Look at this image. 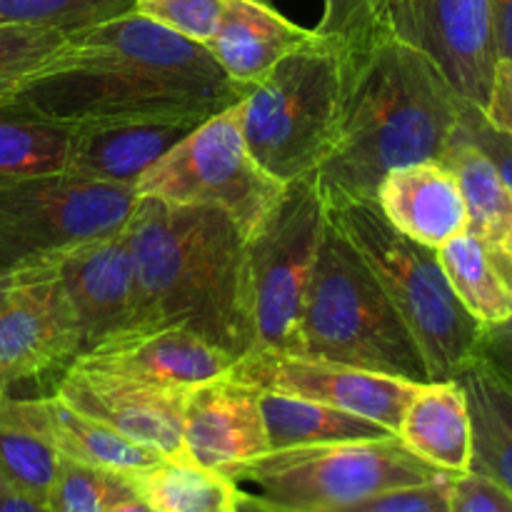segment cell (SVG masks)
Masks as SVG:
<instances>
[{
    "label": "cell",
    "instance_id": "obj_1",
    "mask_svg": "<svg viewBox=\"0 0 512 512\" xmlns=\"http://www.w3.org/2000/svg\"><path fill=\"white\" fill-rule=\"evenodd\" d=\"M245 95L210 50L138 13L73 30L13 95L60 123L208 120Z\"/></svg>",
    "mask_w": 512,
    "mask_h": 512
},
{
    "label": "cell",
    "instance_id": "obj_2",
    "mask_svg": "<svg viewBox=\"0 0 512 512\" xmlns=\"http://www.w3.org/2000/svg\"><path fill=\"white\" fill-rule=\"evenodd\" d=\"M350 58L338 135L313 173L325 208L375 200L393 170L443 160L468 105L428 55L390 33Z\"/></svg>",
    "mask_w": 512,
    "mask_h": 512
},
{
    "label": "cell",
    "instance_id": "obj_3",
    "mask_svg": "<svg viewBox=\"0 0 512 512\" xmlns=\"http://www.w3.org/2000/svg\"><path fill=\"white\" fill-rule=\"evenodd\" d=\"M125 235L135 265L133 328H185L235 358L250 353L245 238L223 210L140 195Z\"/></svg>",
    "mask_w": 512,
    "mask_h": 512
},
{
    "label": "cell",
    "instance_id": "obj_4",
    "mask_svg": "<svg viewBox=\"0 0 512 512\" xmlns=\"http://www.w3.org/2000/svg\"><path fill=\"white\" fill-rule=\"evenodd\" d=\"M350 70L348 50L315 33L245 88L235 103L240 133L265 173L290 185L320 168L338 135Z\"/></svg>",
    "mask_w": 512,
    "mask_h": 512
},
{
    "label": "cell",
    "instance_id": "obj_5",
    "mask_svg": "<svg viewBox=\"0 0 512 512\" xmlns=\"http://www.w3.org/2000/svg\"><path fill=\"white\" fill-rule=\"evenodd\" d=\"M300 355L433 383L418 343L363 255L328 218L300 315Z\"/></svg>",
    "mask_w": 512,
    "mask_h": 512
},
{
    "label": "cell",
    "instance_id": "obj_6",
    "mask_svg": "<svg viewBox=\"0 0 512 512\" xmlns=\"http://www.w3.org/2000/svg\"><path fill=\"white\" fill-rule=\"evenodd\" d=\"M328 218L370 265L395 313L418 343L430 380H455L475 360L483 323L450 288L438 253L388 223L375 200L328 208Z\"/></svg>",
    "mask_w": 512,
    "mask_h": 512
},
{
    "label": "cell",
    "instance_id": "obj_7",
    "mask_svg": "<svg viewBox=\"0 0 512 512\" xmlns=\"http://www.w3.org/2000/svg\"><path fill=\"white\" fill-rule=\"evenodd\" d=\"M443 475L448 473L420 460L398 435H390L273 450L240 465L230 480L238 488L253 485L245 493L283 512H323L385 490L430 483Z\"/></svg>",
    "mask_w": 512,
    "mask_h": 512
},
{
    "label": "cell",
    "instance_id": "obj_8",
    "mask_svg": "<svg viewBox=\"0 0 512 512\" xmlns=\"http://www.w3.org/2000/svg\"><path fill=\"white\" fill-rule=\"evenodd\" d=\"M138 200L135 185L103 183L70 170L0 183V270L18 273L120 233Z\"/></svg>",
    "mask_w": 512,
    "mask_h": 512
},
{
    "label": "cell",
    "instance_id": "obj_9",
    "mask_svg": "<svg viewBox=\"0 0 512 512\" xmlns=\"http://www.w3.org/2000/svg\"><path fill=\"white\" fill-rule=\"evenodd\" d=\"M328 208L313 175L285 185L263 228L245 240V285L253 348L295 353Z\"/></svg>",
    "mask_w": 512,
    "mask_h": 512
},
{
    "label": "cell",
    "instance_id": "obj_10",
    "mask_svg": "<svg viewBox=\"0 0 512 512\" xmlns=\"http://www.w3.org/2000/svg\"><path fill=\"white\" fill-rule=\"evenodd\" d=\"M135 190L143 198H158L170 205H210L223 210L248 240L270 218L285 185L265 173L250 155L240 133L238 110L230 105L203 120L150 165Z\"/></svg>",
    "mask_w": 512,
    "mask_h": 512
},
{
    "label": "cell",
    "instance_id": "obj_11",
    "mask_svg": "<svg viewBox=\"0 0 512 512\" xmlns=\"http://www.w3.org/2000/svg\"><path fill=\"white\" fill-rule=\"evenodd\" d=\"M228 373L263 393L330 405L385 425L395 435L410 398L420 388V383H408L355 365L275 350L243 355Z\"/></svg>",
    "mask_w": 512,
    "mask_h": 512
},
{
    "label": "cell",
    "instance_id": "obj_12",
    "mask_svg": "<svg viewBox=\"0 0 512 512\" xmlns=\"http://www.w3.org/2000/svg\"><path fill=\"white\" fill-rule=\"evenodd\" d=\"M383 30L428 55L468 103L485 108L498 65L490 0H388Z\"/></svg>",
    "mask_w": 512,
    "mask_h": 512
},
{
    "label": "cell",
    "instance_id": "obj_13",
    "mask_svg": "<svg viewBox=\"0 0 512 512\" xmlns=\"http://www.w3.org/2000/svg\"><path fill=\"white\" fill-rule=\"evenodd\" d=\"M78 358V325L53 263L13 273L0 303V393Z\"/></svg>",
    "mask_w": 512,
    "mask_h": 512
},
{
    "label": "cell",
    "instance_id": "obj_14",
    "mask_svg": "<svg viewBox=\"0 0 512 512\" xmlns=\"http://www.w3.org/2000/svg\"><path fill=\"white\" fill-rule=\"evenodd\" d=\"M190 390L160 388L123 375L70 365L53 395L88 418L100 420L160 458L183 460V418Z\"/></svg>",
    "mask_w": 512,
    "mask_h": 512
},
{
    "label": "cell",
    "instance_id": "obj_15",
    "mask_svg": "<svg viewBox=\"0 0 512 512\" xmlns=\"http://www.w3.org/2000/svg\"><path fill=\"white\" fill-rule=\"evenodd\" d=\"M73 310L80 355L135 323V265L125 228L50 260Z\"/></svg>",
    "mask_w": 512,
    "mask_h": 512
},
{
    "label": "cell",
    "instance_id": "obj_16",
    "mask_svg": "<svg viewBox=\"0 0 512 512\" xmlns=\"http://www.w3.org/2000/svg\"><path fill=\"white\" fill-rule=\"evenodd\" d=\"M260 393L225 373L188 393L183 418V460L233 475L268 453Z\"/></svg>",
    "mask_w": 512,
    "mask_h": 512
},
{
    "label": "cell",
    "instance_id": "obj_17",
    "mask_svg": "<svg viewBox=\"0 0 512 512\" xmlns=\"http://www.w3.org/2000/svg\"><path fill=\"white\" fill-rule=\"evenodd\" d=\"M235 360L185 328H130L80 355L75 365L160 388L193 390L228 373Z\"/></svg>",
    "mask_w": 512,
    "mask_h": 512
},
{
    "label": "cell",
    "instance_id": "obj_18",
    "mask_svg": "<svg viewBox=\"0 0 512 512\" xmlns=\"http://www.w3.org/2000/svg\"><path fill=\"white\" fill-rule=\"evenodd\" d=\"M203 120L190 118H105L70 125L65 170L103 183L135 185L175 143Z\"/></svg>",
    "mask_w": 512,
    "mask_h": 512
},
{
    "label": "cell",
    "instance_id": "obj_19",
    "mask_svg": "<svg viewBox=\"0 0 512 512\" xmlns=\"http://www.w3.org/2000/svg\"><path fill=\"white\" fill-rule=\"evenodd\" d=\"M375 203L388 223L425 248L438 250L468 230V205L443 160H425L388 173Z\"/></svg>",
    "mask_w": 512,
    "mask_h": 512
},
{
    "label": "cell",
    "instance_id": "obj_20",
    "mask_svg": "<svg viewBox=\"0 0 512 512\" xmlns=\"http://www.w3.org/2000/svg\"><path fill=\"white\" fill-rule=\"evenodd\" d=\"M313 35L315 30L285 18L268 0H228L205 48L233 83L248 88Z\"/></svg>",
    "mask_w": 512,
    "mask_h": 512
},
{
    "label": "cell",
    "instance_id": "obj_21",
    "mask_svg": "<svg viewBox=\"0 0 512 512\" xmlns=\"http://www.w3.org/2000/svg\"><path fill=\"white\" fill-rule=\"evenodd\" d=\"M398 438L433 468L448 475L468 473L473 425L463 385L458 380L420 385L400 420Z\"/></svg>",
    "mask_w": 512,
    "mask_h": 512
},
{
    "label": "cell",
    "instance_id": "obj_22",
    "mask_svg": "<svg viewBox=\"0 0 512 512\" xmlns=\"http://www.w3.org/2000/svg\"><path fill=\"white\" fill-rule=\"evenodd\" d=\"M58 468L45 398L0 393V483L48 503Z\"/></svg>",
    "mask_w": 512,
    "mask_h": 512
},
{
    "label": "cell",
    "instance_id": "obj_23",
    "mask_svg": "<svg viewBox=\"0 0 512 512\" xmlns=\"http://www.w3.org/2000/svg\"><path fill=\"white\" fill-rule=\"evenodd\" d=\"M438 260L450 288L475 320L503 323L512 315V255L493 248L470 230L440 245Z\"/></svg>",
    "mask_w": 512,
    "mask_h": 512
},
{
    "label": "cell",
    "instance_id": "obj_24",
    "mask_svg": "<svg viewBox=\"0 0 512 512\" xmlns=\"http://www.w3.org/2000/svg\"><path fill=\"white\" fill-rule=\"evenodd\" d=\"M473 425L470 473L498 483L512 495V388L473 360L458 373Z\"/></svg>",
    "mask_w": 512,
    "mask_h": 512
},
{
    "label": "cell",
    "instance_id": "obj_25",
    "mask_svg": "<svg viewBox=\"0 0 512 512\" xmlns=\"http://www.w3.org/2000/svg\"><path fill=\"white\" fill-rule=\"evenodd\" d=\"M443 163L463 190L470 233L512 255V188L460 123L445 148Z\"/></svg>",
    "mask_w": 512,
    "mask_h": 512
},
{
    "label": "cell",
    "instance_id": "obj_26",
    "mask_svg": "<svg viewBox=\"0 0 512 512\" xmlns=\"http://www.w3.org/2000/svg\"><path fill=\"white\" fill-rule=\"evenodd\" d=\"M258 393L260 413H263L265 433H268V453L308 448V445L350 443V440H380L395 435L385 425L345 413V410L330 408V405L288 398V395L278 393H263V390H258Z\"/></svg>",
    "mask_w": 512,
    "mask_h": 512
},
{
    "label": "cell",
    "instance_id": "obj_27",
    "mask_svg": "<svg viewBox=\"0 0 512 512\" xmlns=\"http://www.w3.org/2000/svg\"><path fill=\"white\" fill-rule=\"evenodd\" d=\"M128 480L153 512H235L240 503L235 480L190 460L163 458Z\"/></svg>",
    "mask_w": 512,
    "mask_h": 512
},
{
    "label": "cell",
    "instance_id": "obj_28",
    "mask_svg": "<svg viewBox=\"0 0 512 512\" xmlns=\"http://www.w3.org/2000/svg\"><path fill=\"white\" fill-rule=\"evenodd\" d=\"M45 408H48L50 433H53V443L60 458L90 465V468L110 470V473L125 475V478L163 460L158 453L133 443L110 425L73 410L58 395H45Z\"/></svg>",
    "mask_w": 512,
    "mask_h": 512
},
{
    "label": "cell",
    "instance_id": "obj_29",
    "mask_svg": "<svg viewBox=\"0 0 512 512\" xmlns=\"http://www.w3.org/2000/svg\"><path fill=\"white\" fill-rule=\"evenodd\" d=\"M70 125L15 100L0 103V183L65 170Z\"/></svg>",
    "mask_w": 512,
    "mask_h": 512
},
{
    "label": "cell",
    "instance_id": "obj_30",
    "mask_svg": "<svg viewBox=\"0 0 512 512\" xmlns=\"http://www.w3.org/2000/svg\"><path fill=\"white\" fill-rule=\"evenodd\" d=\"M133 495L135 490L125 475L60 458L48 508L50 512H108Z\"/></svg>",
    "mask_w": 512,
    "mask_h": 512
},
{
    "label": "cell",
    "instance_id": "obj_31",
    "mask_svg": "<svg viewBox=\"0 0 512 512\" xmlns=\"http://www.w3.org/2000/svg\"><path fill=\"white\" fill-rule=\"evenodd\" d=\"M135 0H0V23H33L65 35L133 13Z\"/></svg>",
    "mask_w": 512,
    "mask_h": 512
},
{
    "label": "cell",
    "instance_id": "obj_32",
    "mask_svg": "<svg viewBox=\"0 0 512 512\" xmlns=\"http://www.w3.org/2000/svg\"><path fill=\"white\" fill-rule=\"evenodd\" d=\"M63 40V30L48 25L0 23V103L13 98Z\"/></svg>",
    "mask_w": 512,
    "mask_h": 512
},
{
    "label": "cell",
    "instance_id": "obj_33",
    "mask_svg": "<svg viewBox=\"0 0 512 512\" xmlns=\"http://www.w3.org/2000/svg\"><path fill=\"white\" fill-rule=\"evenodd\" d=\"M388 0H323V18L315 33L335 40L348 53L363 50L383 30V13Z\"/></svg>",
    "mask_w": 512,
    "mask_h": 512
},
{
    "label": "cell",
    "instance_id": "obj_34",
    "mask_svg": "<svg viewBox=\"0 0 512 512\" xmlns=\"http://www.w3.org/2000/svg\"><path fill=\"white\" fill-rule=\"evenodd\" d=\"M228 0H135L133 13L205 45L218 30Z\"/></svg>",
    "mask_w": 512,
    "mask_h": 512
},
{
    "label": "cell",
    "instance_id": "obj_35",
    "mask_svg": "<svg viewBox=\"0 0 512 512\" xmlns=\"http://www.w3.org/2000/svg\"><path fill=\"white\" fill-rule=\"evenodd\" d=\"M450 480L453 475H443L430 483L385 490L345 508L323 512H450Z\"/></svg>",
    "mask_w": 512,
    "mask_h": 512
},
{
    "label": "cell",
    "instance_id": "obj_36",
    "mask_svg": "<svg viewBox=\"0 0 512 512\" xmlns=\"http://www.w3.org/2000/svg\"><path fill=\"white\" fill-rule=\"evenodd\" d=\"M450 512H512V495L478 473H460L450 480Z\"/></svg>",
    "mask_w": 512,
    "mask_h": 512
},
{
    "label": "cell",
    "instance_id": "obj_37",
    "mask_svg": "<svg viewBox=\"0 0 512 512\" xmlns=\"http://www.w3.org/2000/svg\"><path fill=\"white\" fill-rule=\"evenodd\" d=\"M460 125H463L465 133L470 135L475 145L493 160V165L498 168V173L503 175L505 183L512 188V143L505 138L500 130H495L493 125L485 120L483 110L478 105L468 103L465 105L463 115H460Z\"/></svg>",
    "mask_w": 512,
    "mask_h": 512
},
{
    "label": "cell",
    "instance_id": "obj_38",
    "mask_svg": "<svg viewBox=\"0 0 512 512\" xmlns=\"http://www.w3.org/2000/svg\"><path fill=\"white\" fill-rule=\"evenodd\" d=\"M475 360L512 388V315L503 323L483 325Z\"/></svg>",
    "mask_w": 512,
    "mask_h": 512
},
{
    "label": "cell",
    "instance_id": "obj_39",
    "mask_svg": "<svg viewBox=\"0 0 512 512\" xmlns=\"http://www.w3.org/2000/svg\"><path fill=\"white\" fill-rule=\"evenodd\" d=\"M483 115L512 143V65L508 60H498V65H495L493 88H490Z\"/></svg>",
    "mask_w": 512,
    "mask_h": 512
},
{
    "label": "cell",
    "instance_id": "obj_40",
    "mask_svg": "<svg viewBox=\"0 0 512 512\" xmlns=\"http://www.w3.org/2000/svg\"><path fill=\"white\" fill-rule=\"evenodd\" d=\"M490 18L498 60H508L512 65V0H490Z\"/></svg>",
    "mask_w": 512,
    "mask_h": 512
},
{
    "label": "cell",
    "instance_id": "obj_41",
    "mask_svg": "<svg viewBox=\"0 0 512 512\" xmlns=\"http://www.w3.org/2000/svg\"><path fill=\"white\" fill-rule=\"evenodd\" d=\"M0 512H50L48 503L0 483Z\"/></svg>",
    "mask_w": 512,
    "mask_h": 512
},
{
    "label": "cell",
    "instance_id": "obj_42",
    "mask_svg": "<svg viewBox=\"0 0 512 512\" xmlns=\"http://www.w3.org/2000/svg\"><path fill=\"white\" fill-rule=\"evenodd\" d=\"M235 512H283V510L273 508V505L263 503V500H258L255 495L240 490V503H238V510H235Z\"/></svg>",
    "mask_w": 512,
    "mask_h": 512
},
{
    "label": "cell",
    "instance_id": "obj_43",
    "mask_svg": "<svg viewBox=\"0 0 512 512\" xmlns=\"http://www.w3.org/2000/svg\"><path fill=\"white\" fill-rule=\"evenodd\" d=\"M108 512H153L148 508V505L143 503V500L138 498V495H133V498L123 500V503H118L115 508H110Z\"/></svg>",
    "mask_w": 512,
    "mask_h": 512
},
{
    "label": "cell",
    "instance_id": "obj_44",
    "mask_svg": "<svg viewBox=\"0 0 512 512\" xmlns=\"http://www.w3.org/2000/svg\"><path fill=\"white\" fill-rule=\"evenodd\" d=\"M10 280H13V273H3V270H0V303H3L5 295H8Z\"/></svg>",
    "mask_w": 512,
    "mask_h": 512
}]
</instances>
